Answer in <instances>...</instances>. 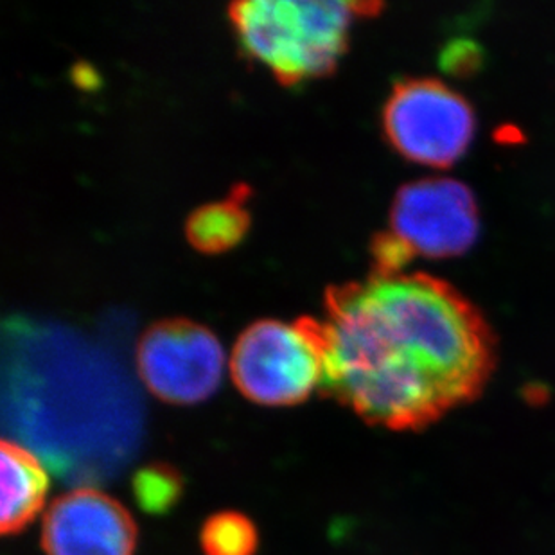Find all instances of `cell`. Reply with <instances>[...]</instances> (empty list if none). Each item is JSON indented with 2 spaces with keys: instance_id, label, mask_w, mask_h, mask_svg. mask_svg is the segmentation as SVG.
<instances>
[{
  "instance_id": "obj_1",
  "label": "cell",
  "mask_w": 555,
  "mask_h": 555,
  "mask_svg": "<svg viewBox=\"0 0 555 555\" xmlns=\"http://www.w3.org/2000/svg\"><path fill=\"white\" fill-rule=\"evenodd\" d=\"M324 387L371 425L421 430L488 385L493 344L477 311L426 275L382 272L333 289Z\"/></svg>"
},
{
  "instance_id": "obj_2",
  "label": "cell",
  "mask_w": 555,
  "mask_h": 555,
  "mask_svg": "<svg viewBox=\"0 0 555 555\" xmlns=\"http://www.w3.org/2000/svg\"><path fill=\"white\" fill-rule=\"evenodd\" d=\"M362 8L338 0H247L232 5L231 21L243 49L294 83L335 65Z\"/></svg>"
},
{
  "instance_id": "obj_3",
  "label": "cell",
  "mask_w": 555,
  "mask_h": 555,
  "mask_svg": "<svg viewBox=\"0 0 555 555\" xmlns=\"http://www.w3.org/2000/svg\"><path fill=\"white\" fill-rule=\"evenodd\" d=\"M320 324L261 320L243 331L231 357L232 379L245 398L267 406L302 403L324 382Z\"/></svg>"
},
{
  "instance_id": "obj_4",
  "label": "cell",
  "mask_w": 555,
  "mask_h": 555,
  "mask_svg": "<svg viewBox=\"0 0 555 555\" xmlns=\"http://www.w3.org/2000/svg\"><path fill=\"white\" fill-rule=\"evenodd\" d=\"M383 121L388 141L404 158L430 168H448L464 157L477 130L472 105L435 79L398 85Z\"/></svg>"
},
{
  "instance_id": "obj_5",
  "label": "cell",
  "mask_w": 555,
  "mask_h": 555,
  "mask_svg": "<svg viewBox=\"0 0 555 555\" xmlns=\"http://www.w3.org/2000/svg\"><path fill=\"white\" fill-rule=\"evenodd\" d=\"M137 371L147 390L164 403H202L220 387L225 352L202 325L164 322L139 341Z\"/></svg>"
},
{
  "instance_id": "obj_6",
  "label": "cell",
  "mask_w": 555,
  "mask_h": 555,
  "mask_svg": "<svg viewBox=\"0 0 555 555\" xmlns=\"http://www.w3.org/2000/svg\"><path fill=\"white\" fill-rule=\"evenodd\" d=\"M477 234V204L469 189L455 180H421L396 196L390 240L404 256H459Z\"/></svg>"
},
{
  "instance_id": "obj_7",
  "label": "cell",
  "mask_w": 555,
  "mask_h": 555,
  "mask_svg": "<svg viewBox=\"0 0 555 555\" xmlns=\"http://www.w3.org/2000/svg\"><path fill=\"white\" fill-rule=\"evenodd\" d=\"M42 546L48 555H133L137 525L108 494L73 489L43 516Z\"/></svg>"
},
{
  "instance_id": "obj_8",
  "label": "cell",
  "mask_w": 555,
  "mask_h": 555,
  "mask_svg": "<svg viewBox=\"0 0 555 555\" xmlns=\"http://www.w3.org/2000/svg\"><path fill=\"white\" fill-rule=\"evenodd\" d=\"M2 534H18L37 518L49 491V475L37 455L18 442H2Z\"/></svg>"
},
{
  "instance_id": "obj_9",
  "label": "cell",
  "mask_w": 555,
  "mask_h": 555,
  "mask_svg": "<svg viewBox=\"0 0 555 555\" xmlns=\"http://www.w3.org/2000/svg\"><path fill=\"white\" fill-rule=\"evenodd\" d=\"M248 216L242 198H229L205 205L188 223V236L194 247L221 251L234 247L247 231Z\"/></svg>"
},
{
  "instance_id": "obj_10",
  "label": "cell",
  "mask_w": 555,
  "mask_h": 555,
  "mask_svg": "<svg viewBox=\"0 0 555 555\" xmlns=\"http://www.w3.org/2000/svg\"><path fill=\"white\" fill-rule=\"evenodd\" d=\"M199 541L205 555H254L259 535L245 514L225 511L205 521Z\"/></svg>"
},
{
  "instance_id": "obj_11",
  "label": "cell",
  "mask_w": 555,
  "mask_h": 555,
  "mask_svg": "<svg viewBox=\"0 0 555 555\" xmlns=\"http://www.w3.org/2000/svg\"><path fill=\"white\" fill-rule=\"evenodd\" d=\"M182 493V480L164 464H153L137 473L133 478V494L142 511L150 514L168 513Z\"/></svg>"
}]
</instances>
